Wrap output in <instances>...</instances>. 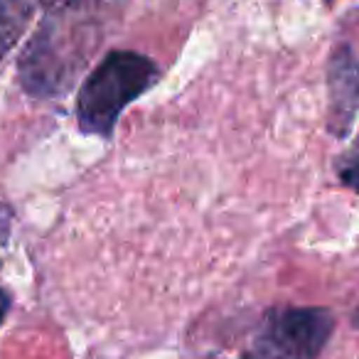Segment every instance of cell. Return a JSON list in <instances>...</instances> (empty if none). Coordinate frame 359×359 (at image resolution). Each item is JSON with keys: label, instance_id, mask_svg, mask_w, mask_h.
I'll return each mask as SVG.
<instances>
[{"label": "cell", "instance_id": "obj_1", "mask_svg": "<svg viewBox=\"0 0 359 359\" xmlns=\"http://www.w3.org/2000/svg\"><path fill=\"white\" fill-rule=\"evenodd\" d=\"M158 81V67L145 55L116 50L86 76L76 99V121L89 135L111 138L118 116Z\"/></svg>", "mask_w": 359, "mask_h": 359}, {"label": "cell", "instance_id": "obj_2", "mask_svg": "<svg viewBox=\"0 0 359 359\" xmlns=\"http://www.w3.org/2000/svg\"><path fill=\"white\" fill-rule=\"evenodd\" d=\"M72 3L52 8L60 15H50L45 25H40L20 60V81L30 94L55 96L65 91L86 65L91 47L99 42V37H84L81 22L76 27L69 25Z\"/></svg>", "mask_w": 359, "mask_h": 359}, {"label": "cell", "instance_id": "obj_3", "mask_svg": "<svg viewBox=\"0 0 359 359\" xmlns=\"http://www.w3.org/2000/svg\"><path fill=\"white\" fill-rule=\"evenodd\" d=\"M334 330L325 308H273L266 313L246 359H318Z\"/></svg>", "mask_w": 359, "mask_h": 359}, {"label": "cell", "instance_id": "obj_4", "mask_svg": "<svg viewBox=\"0 0 359 359\" xmlns=\"http://www.w3.org/2000/svg\"><path fill=\"white\" fill-rule=\"evenodd\" d=\"M330 130L337 138L352 133L354 116L359 114V60L347 45H339L327 67Z\"/></svg>", "mask_w": 359, "mask_h": 359}, {"label": "cell", "instance_id": "obj_5", "mask_svg": "<svg viewBox=\"0 0 359 359\" xmlns=\"http://www.w3.org/2000/svg\"><path fill=\"white\" fill-rule=\"evenodd\" d=\"M32 13V0H0V60L22 40Z\"/></svg>", "mask_w": 359, "mask_h": 359}, {"label": "cell", "instance_id": "obj_6", "mask_svg": "<svg viewBox=\"0 0 359 359\" xmlns=\"http://www.w3.org/2000/svg\"><path fill=\"white\" fill-rule=\"evenodd\" d=\"M337 175L344 185L352 187L354 192H359V140L354 143L352 150L344 153V158L337 165Z\"/></svg>", "mask_w": 359, "mask_h": 359}, {"label": "cell", "instance_id": "obj_7", "mask_svg": "<svg viewBox=\"0 0 359 359\" xmlns=\"http://www.w3.org/2000/svg\"><path fill=\"white\" fill-rule=\"evenodd\" d=\"M8 310H11V298H8V293L3 288H0V323L6 320Z\"/></svg>", "mask_w": 359, "mask_h": 359}, {"label": "cell", "instance_id": "obj_8", "mask_svg": "<svg viewBox=\"0 0 359 359\" xmlns=\"http://www.w3.org/2000/svg\"><path fill=\"white\" fill-rule=\"evenodd\" d=\"M67 3H72V0H45V6H50V8H62V6H67Z\"/></svg>", "mask_w": 359, "mask_h": 359}, {"label": "cell", "instance_id": "obj_9", "mask_svg": "<svg viewBox=\"0 0 359 359\" xmlns=\"http://www.w3.org/2000/svg\"><path fill=\"white\" fill-rule=\"evenodd\" d=\"M357 325H359V313H357Z\"/></svg>", "mask_w": 359, "mask_h": 359}]
</instances>
